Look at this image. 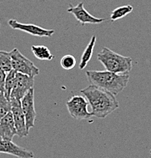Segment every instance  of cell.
Here are the masks:
<instances>
[{
  "instance_id": "cell-20",
  "label": "cell",
  "mask_w": 151,
  "mask_h": 158,
  "mask_svg": "<svg viewBox=\"0 0 151 158\" xmlns=\"http://www.w3.org/2000/svg\"><path fill=\"white\" fill-rule=\"evenodd\" d=\"M6 72L0 67V91L4 92L5 80L6 77Z\"/></svg>"
},
{
  "instance_id": "cell-12",
  "label": "cell",
  "mask_w": 151,
  "mask_h": 158,
  "mask_svg": "<svg viewBox=\"0 0 151 158\" xmlns=\"http://www.w3.org/2000/svg\"><path fill=\"white\" fill-rule=\"evenodd\" d=\"M15 135H17V131L12 113L10 112L4 117L0 118V138L2 139L12 141Z\"/></svg>"
},
{
  "instance_id": "cell-4",
  "label": "cell",
  "mask_w": 151,
  "mask_h": 158,
  "mask_svg": "<svg viewBox=\"0 0 151 158\" xmlns=\"http://www.w3.org/2000/svg\"><path fill=\"white\" fill-rule=\"evenodd\" d=\"M9 52L11 59L12 69L16 72L32 77H35L40 74V69L30 59L22 55L17 48H14Z\"/></svg>"
},
{
  "instance_id": "cell-7",
  "label": "cell",
  "mask_w": 151,
  "mask_h": 158,
  "mask_svg": "<svg viewBox=\"0 0 151 158\" xmlns=\"http://www.w3.org/2000/svg\"><path fill=\"white\" fill-rule=\"evenodd\" d=\"M21 102L23 113L25 117L26 127L27 131H29L30 128L34 127V122L37 116L34 104V89L31 88L21 99Z\"/></svg>"
},
{
  "instance_id": "cell-16",
  "label": "cell",
  "mask_w": 151,
  "mask_h": 158,
  "mask_svg": "<svg viewBox=\"0 0 151 158\" xmlns=\"http://www.w3.org/2000/svg\"><path fill=\"white\" fill-rule=\"evenodd\" d=\"M133 11V6L130 5H126V6H119L116 8L112 11L110 15V20L112 21H116L117 20L121 19L122 18L125 17L129 14H130Z\"/></svg>"
},
{
  "instance_id": "cell-3",
  "label": "cell",
  "mask_w": 151,
  "mask_h": 158,
  "mask_svg": "<svg viewBox=\"0 0 151 158\" xmlns=\"http://www.w3.org/2000/svg\"><path fill=\"white\" fill-rule=\"evenodd\" d=\"M96 58L106 71L113 73L129 75L132 69V59L131 57L120 55L107 47H103L97 54Z\"/></svg>"
},
{
  "instance_id": "cell-6",
  "label": "cell",
  "mask_w": 151,
  "mask_h": 158,
  "mask_svg": "<svg viewBox=\"0 0 151 158\" xmlns=\"http://www.w3.org/2000/svg\"><path fill=\"white\" fill-rule=\"evenodd\" d=\"M34 77L16 72L15 84L11 93L10 99L21 100L31 88H34Z\"/></svg>"
},
{
  "instance_id": "cell-23",
  "label": "cell",
  "mask_w": 151,
  "mask_h": 158,
  "mask_svg": "<svg viewBox=\"0 0 151 158\" xmlns=\"http://www.w3.org/2000/svg\"><path fill=\"white\" fill-rule=\"evenodd\" d=\"M1 139H2V138H0V140H1Z\"/></svg>"
},
{
  "instance_id": "cell-13",
  "label": "cell",
  "mask_w": 151,
  "mask_h": 158,
  "mask_svg": "<svg viewBox=\"0 0 151 158\" xmlns=\"http://www.w3.org/2000/svg\"><path fill=\"white\" fill-rule=\"evenodd\" d=\"M96 36H93L91 37V40H90L89 44H88V46L86 47V48L84 50L83 53H82L81 57V62L79 63V69L80 70H83L84 69H85L88 65V62H90L92 58V56H93V50H94V47L95 44H96Z\"/></svg>"
},
{
  "instance_id": "cell-17",
  "label": "cell",
  "mask_w": 151,
  "mask_h": 158,
  "mask_svg": "<svg viewBox=\"0 0 151 158\" xmlns=\"http://www.w3.org/2000/svg\"><path fill=\"white\" fill-rule=\"evenodd\" d=\"M0 67L7 73L12 70L10 52L0 50Z\"/></svg>"
},
{
  "instance_id": "cell-5",
  "label": "cell",
  "mask_w": 151,
  "mask_h": 158,
  "mask_svg": "<svg viewBox=\"0 0 151 158\" xmlns=\"http://www.w3.org/2000/svg\"><path fill=\"white\" fill-rule=\"evenodd\" d=\"M89 103L84 96L74 95L66 102V107L72 118L77 120H86L93 117L88 111Z\"/></svg>"
},
{
  "instance_id": "cell-11",
  "label": "cell",
  "mask_w": 151,
  "mask_h": 158,
  "mask_svg": "<svg viewBox=\"0 0 151 158\" xmlns=\"http://www.w3.org/2000/svg\"><path fill=\"white\" fill-rule=\"evenodd\" d=\"M0 153L15 156L18 158H34V154L31 151L21 148L12 141L0 140Z\"/></svg>"
},
{
  "instance_id": "cell-10",
  "label": "cell",
  "mask_w": 151,
  "mask_h": 158,
  "mask_svg": "<svg viewBox=\"0 0 151 158\" xmlns=\"http://www.w3.org/2000/svg\"><path fill=\"white\" fill-rule=\"evenodd\" d=\"M67 11L73 15L77 21H79L82 25H84L86 24H100L107 21V19L106 18H96L90 14L84 9L83 2L78 3L75 6L70 5V7L67 9Z\"/></svg>"
},
{
  "instance_id": "cell-8",
  "label": "cell",
  "mask_w": 151,
  "mask_h": 158,
  "mask_svg": "<svg viewBox=\"0 0 151 158\" xmlns=\"http://www.w3.org/2000/svg\"><path fill=\"white\" fill-rule=\"evenodd\" d=\"M10 100L11 104V112L14 118L17 135L19 138L27 137L29 134V131H27L26 127L25 117L21 108V100L17 99H10Z\"/></svg>"
},
{
  "instance_id": "cell-9",
  "label": "cell",
  "mask_w": 151,
  "mask_h": 158,
  "mask_svg": "<svg viewBox=\"0 0 151 158\" xmlns=\"http://www.w3.org/2000/svg\"><path fill=\"white\" fill-rule=\"evenodd\" d=\"M8 23H9V27H11L13 30L23 31V32L27 33V34L34 36V37H50L55 33L54 30L43 28L40 26H37L34 24H24V23H21L14 19L9 20Z\"/></svg>"
},
{
  "instance_id": "cell-2",
  "label": "cell",
  "mask_w": 151,
  "mask_h": 158,
  "mask_svg": "<svg viewBox=\"0 0 151 158\" xmlns=\"http://www.w3.org/2000/svg\"><path fill=\"white\" fill-rule=\"evenodd\" d=\"M87 78L92 85L109 91L115 96L127 87L129 75H119L109 71H87Z\"/></svg>"
},
{
  "instance_id": "cell-19",
  "label": "cell",
  "mask_w": 151,
  "mask_h": 158,
  "mask_svg": "<svg viewBox=\"0 0 151 158\" xmlns=\"http://www.w3.org/2000/svg\"><path fill=\"white\" fill-rule=\"evenodd\" d=\"M77 63V61L75 57L74 56L70 55H65L60 60V65L65 70H71L73 69L75 67Z\"/></svg>"
},
{
  "instance_id": "cell-21",
  "label": "cell",
  "mask_w": 151,
  "mask_h": 158,
  "mask_svg": "<svg viewBox=\"0 0 151 158\" xmlns=\"http://www.w3.org/2000/svg\"><path fill=\"white\" fill-rule=\"evenodd\" d=\"M150 154H151V150H150Z\"/></svg>"
},
{
  "instance_id": "cell-14",
  "label": "cell",
  "mask_w": 151,
  "mask_h": 158,
  "mask_svg": "<svg viewBox=\"0 0 151 158\" xmlns=\"http://www.w3.org/2000/svg\"><path fill=\"white\" fill-rule=\"evenodd\" d=\"M31 51L33 54L37 59L42 61H50L54 59V56L49 48L46 46L37 45L32 46L31 47Z\"/></svg>"
},
{
  "instance_id": "cell-18",
  "label": "cell",
  "mask_w": 151,
  "mask_h": 158,
  "mask_svg": "<svg viewBox=\"0 0 151 158\" xmlns=\"http://www.w3.org/2000/svg\"><path fill=\"white\" fill-rule=\"evenodd\" d=\"M11 110V100L6 98L4 93L0 91V118L4 117Z\"/></svg>"
},
{
  "instance_id": "cell-15",
  "label": "cell",
  "mask_w": 151,
  "mask_h": 158,
  "mask_svg": "<svg viewBox=\"0 0 151 158\" xmlns=\"http://www.w3.org/2000/svg\"><path fill=\"white\" fill-rule=\"evenodd\" d=\"M15 78H16V72L14 70H11L10 72H7L5 80L4 85V94L6 98L10 100V95L11 91H12L13 88L15 84Z\"/></svg>"
},
{
  "instance_id": "cell-22",
  "label": "cell",
  "mask_w": 151,
  "mask_h": 158,
  "mask_svg": "<svg viewBox=\"0 0 151 158\" xmlns=\"http://www.w3.org/2000/svg\"><path fill=\"white\" fill-rule=\"evenodd\" d=\"M0 27H1V22H0Z\"/></svg>"
},
{
  "instance_id": "cell-1",
  "label": "cell",
  "mask_w": 151,
  "mask_h": 158,
  "mask_svg": "<svg viewBox=\"0 0 151 158\" xmlns=\"http://www.w3.org/2000/svg\"><path fill=\"white\" fill-rule=\"evenodd\" d=\"M81 93L89 103L91 114L95 117H107L119 107V101L114 94L94 85H91L82 89Z\"/></svg>"
}]
</instances>
